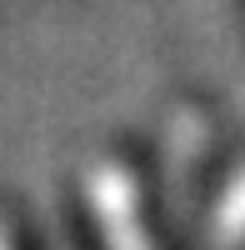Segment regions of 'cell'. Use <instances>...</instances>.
Instances as JSON below:
<instances>
[{
	"instance_id": "6da1fadb",
	"label": "cell",
	"mask_w": 245,
	"mask_h": 250,
	"mask_svg": "<svg viewBox=\"0 0 245 250\" xmlns=\"http://www.w3.org/2000/svg\"><path fill=\"white\" fill-rule=\"evenodd\" d=\"M90 200L100 210V230H105L110 250H150V235H145V225H140V210H135L125 170L100 165L95 180H90Z\"/></svg>"
},
{
	"instance_id": "7a4b0ae2",
	"label": "cell",
	"mask_w": 245,
	"mask_h": 250,
	"mask_svg": "<svg viewBox=\"0 0 245 250\" xmlns=\"http://www.w3.org/2000/svg\"><path fill=\"white\" fill-rule=\"evenodd\" d=\"M215 235H220V240H240V235H245V175H235V185L225 190V200H220Z\"/></svg>"
}]
</instances>
